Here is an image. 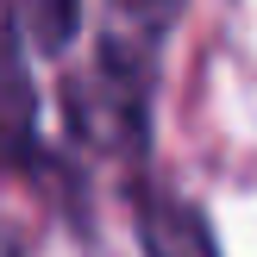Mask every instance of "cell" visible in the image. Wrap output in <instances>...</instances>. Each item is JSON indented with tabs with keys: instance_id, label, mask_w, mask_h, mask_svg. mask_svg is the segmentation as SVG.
<instances>
[{
	"instance_id": "obj_4",
	"label": "cell",
	"mask_w": 257,
	"mask_h": 257,
	"mask_svg": "<svg viewBox=\"0 0 257 257\" xmlns=\"http://www.w3.org/2000/svg\"><path fill=\"white\" fill-rule=\"evenodd\" d=\"M132 7H138V19H145L151 32H163V25L182 13V0H132Z\"/></svg>"
},
{
	"instance_id": "obj_3",
	"label": "cell",
	"mask_w": 257,
	"mask_h": 257,
	"mask_svg": "<svg viewBox=\"0 0 257 257\" xmlns=\"http://www.w3.org/2000/svg\"><path fill=\"white\" fill-rule=\"evenodd\" d=\"M82 25V0H19V32L38 50H63Z\"/></svg>"
},
{
	"instance_id": "obj_1",
	"label": "cell",
	"mask_w": 257,
	"mask_h": 257,
	"mask_svg": "<svg viewBox=\"0 0 257 257\" xmlns=\"http://www.w3.org/2000/svg\"><path fill=\"white\" fill-rule=\"evenodd\" d=\"M63 107H69V125L88 145H100V151L138 157V151L151 145V88L132 82V75H119V69H107V63H94L88 75H75L69 94H63Z\"/></svg>"
},
{
	"instance_id": "obj_2",
	"label": "cell",
	"mask_w": 257,
	"mask_h": 257,
	"mask_svg": "<svg viewBox=\"0 0 257 257\" xmlns=\"http://www.w3.org/2000/svg\"><path fill=\"white\" fill-rule=\"evenodd\" d=\"M138 245L145 257H220L207 220L163 188H138Z\"/></svg>"
}]
</instances>
